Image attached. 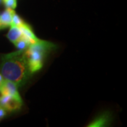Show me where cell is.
<instances>
[{
	"instance_id": "6da1fadb",
	"label": "cell",
	"mask_w": 127,
	"mask_h": 127,
	"mask_svg": "<svg viewBox=\"0 0 127 127\" xmlns=\"http://www.w3.org/2000/svg\"><path fill=\"white\" fill-rule=\"evenodd\" d=\"M0 72L5 79L14 82L18 87L24 85L32 75L24 51L2 55Z\"/></svg>"
},
{
	"instance_id": "7a4b0ae2",
	"label": "cell",
	"mask_w": 127,
	"mask_h": 127,
	"mask_svg": "<svg viewBox=\"0 0 127 127\" xmlns=\"http://www.w3.org/2000/svg\"><path fill=\"white\" fill-rule=\"evenodd\" d=\"M55 48L56 45L52 42L39 39L36 42L31 44L25 51L32 74L42 68L45 57Z\"/></svg>"
},
{
	"instance_id": "3957f363",
	"label": "cell",
	"mask_w": 127,
	"mask_h": 127,
	"mask_svg": "<svg viewBox=\"0 0 127 127\" xmlns=\"http://www.w3.org/2000/svg\"><path fill=\"white\" fill-rule=\"evenodd\" d=\"M22 104L23 102L9 95H1L0 96V107L4 108L7 112H11L20 110Z\"/></svg>"
},
{
	"instance_id": "277c9868",
	"label": "cell",
	"mask_w": 127,
	"mask_h": 127,
	"mask_svg": "<svg viewBox=\"0 0 127 127\" xmlns=\"http://www.w3.org/2000/svg\"><path fill=\"white\" fill-rule=\"evenodd\" d=\"M18 87L14 82L5 79L2 85L0 87V93L1 95H9L15 99L23 102L21 97L18 93Z\"/></svg>"
},
{
	"instance_id": "5b68a950",
	"label": "cell",
	"mask_w": 127,
	"mask_h": 127,
	"mask_svg": "<svg viewBox=\"0 0 127 127\" xmlns=\"http://www.w3.org/2000/svg\"><path fill=\"white\" fill-rule=\"evenodd\" d=\"M111 114L108 112H103L96 117L91 123L89 124L88 127H106L110 124Z\"/></svg>"
},
{
	"instance_id": "8992f818",
	"label": "cell",
	"mask_w": 127,
	"mask_h": 127,
	"mask_svg": "<svg viewBox=\"0 0 127 127\" xmlns=\"http://www.w3.org/2000/svg\"><path fill=\"white\" fill-rule=\"evenodd\" d=\"M15 13L14 9L7 8L0 14V30L11 25L12 16Z\"/></svg>"
},
{
	"instance_id": "52a82bcc",
	"label": "cell",
	"mask_w": 127,
	"mask_h": 127,
	"mask_svg": "<svg viewBox=\"0 0 127 127\" xmlns=\"http://www.w3.org/2000/svg\"><path fill=\"white\" fill-rule=\"evenodd\" d=\"M18 27L20 28L22 32L23 37L27 39L31 44L34 43V42L39 40V39L36 37V36L33 32L31 26L28 25V24L25 23Z\"/></svg>"
},
{
	"instance_id": "ba28073f",
	"label": "cell",
	"mask_w": 127,
	"mask_h": 127,
	"mask_svg": "<svg viewBox=\"0 0 127 127\" xmlns=\"http://www.w3.org/2000/svg\"><path fill=\"white\" fill-rule=\"evenodd\" d=\"M22 36H23V34H22V32L18 27L11 25L10 29H9L7 35L8 39L11 42L14 44L19 39H20L22 37Z\"/></svg>"
},
{
	"instance_id": "9c48e42d",
	"label": "cell",
	"mask_w": 127,
	"mask_h": 127,
	"mask_svg": "<svg viewBox=\"0 0 127 127\" xmlns=\"http://www.w3.org/2000/svg\"><path fill=\"white\" fill-rule=\"evenodd\" d=\"M14 44L15 45V47L17 48V49L18 50L24 51H25L30 47V45H31V43H30L27 39L22 36V37L20 39H19Z\"/></svg>"
},
{
	"instance_id": "30bf717a",
	"label": "cell",
	"mask_w": 127,
	"mask_h": 127,
	"mask_svg": "<svg viewBox=\"0 0 127 127\" xmlns=\"http://www.w3.org/2000/svg\"><path fill=\"white\" fill-rule=\"evenodd\" d=\"M24 23H25L24 21L21 18L20 16L18 15V14H17L15 12V13L14 14L13 16H12L11 25H14V26H17V27H20Z\"/></svg>"
},
{
	"instance_id": "8fae6325",
	"label": "cell",
	"mask_w": 127,
	"mask_h": 127,
	"mask_svg": "<svg viewBox=\"0 0 127 127\" xmlns=\"http://www.w3.org/2000/svg\"><path fill=\"white\" fill-rule=\"evenodd\" d=\"M3 2L7 8L14 9L17 7V0H3Z\"/></svg>"
},
{
	"instance_id": "7c38bea8",
	"label": "cell",
	"mask_w": 127,
	"mask_h": 127,
	"mask_svg": "<svg viewBox=\"0 0 127 127\" xmlns=\"http://www.w3.org/2000/svg\"><path fill=\"white\" fill-rule=\"evenodd\" d=\"M7 114V111L4 108L0 107V121H1Z\"/></svg>"
},
{
	"instance_id": "4fadbf2b",
	"label": "cell",
	"mask_w": 127,
	"mask_h": 127,
	"mask_svg": "<svg viewBox=\"0 0 127 127\" xmlns=\"http://www.w3.org/2000/svg\"><path fill=\"white\" fill-rule=\"evenodd\" d=\"M4 80L5 79L4 78V77H3L2 75L0 74V87L2 85V84H3V82H4Z\"/></svg>"
},
{
	"instance_id": "5bb4252c",
	"label": "cell",
	"mask_w": 127,
	"mask_h": 127,
	"mask_svg": "<svg viewBox=\"0 0 127 127\" xmlns=\"http://www.w3.org/2000/svg\"><path fill=\"white\" fill-rule=\"evenodd\" d=\"M1 0H0V3H1Z\"/></svg>"
}]
</instances>
